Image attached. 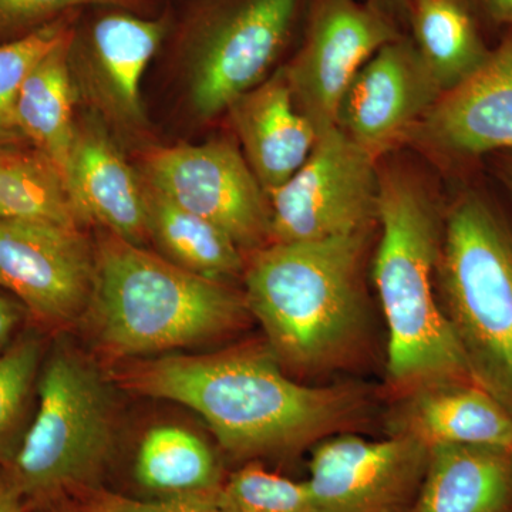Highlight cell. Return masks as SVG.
Instances as JSON below:
<instances>
[{
    "mask_svg": "<svg viewBox=\"0 0 512 512\" xmlns=\"http://www.w3.org/2000/svg\"><path fill=\"white\" fill-rule=\"evenodd\" d=\"M23 500L8 471L0 470V512H25Z\"/></svg>",
    "mask_w": 512,
    "mask_h": 512,
    "instance_id": "obj_31",
    "label": "cell"
},
{
    "mask_svg": "<svg viewBox=\"0 0 512 512\" xmlns=\"http://www.w3.org/2000/svg\"><path fill=\"white\" fill-rule=\"evenodd\" d=\"M298 8L299 0H221L192 20L185 52L192 109L201 119L264 82Z\"/></svg>",
    "mask_w": 512,
    "mask_h": 512,
    "instance_id": "obj_7",
    "label": "cell"
},
{
    "mask_svg": "<svg viewBox=\"0 0 512 512\" xmlns=\"http://www.w3.org/2000/svg\"><path fill=\"white\" fill-rule=\"evenodd\" d=\"M141 177L168 200L221 228L242 251L271 244V204L244 154L225 140L154 148Z\"/></svg>",
    "mask_w": 512,
    "mask_h": 512,
    "instance_id": "obj_9",
    "label": "cell"
},
{
    "mask_svg": "<svg viewBox=\"0 0 512 512\" xmlns=\"http://www.w3.org/2000/svg\"><path fill=\"white\" fill-rule=\"evenodd\" d=\"M143 184L148 239L163 258L191 274L224 284L244 274L242 249L221 228L168 200L144 178Z\"/></svg>",
    "mask_w": 512,
    "mask_h": 512,
    "instance_id": "obj_21",
    "label": "cell"
},
{
    "mask_svg": "<svg viewBox=\"0 0 512 512\" xmlns=\"http://www.w3.org/2000/svg\"><path fill=\"white\" fill-rule=\"evenodd\" d=\"M0 220L83 224L56 165L19 144H0Z\"/></svg>",
    "mask_w": 512,
    "mask_h": 512,
    "instance_id": "obj_24",
    "label": "cell"
},
{
    "mask_svg": "<svg viewBox=\"0 0 512 512\" xmlns=\"http://www.w3.org/2000/svg\"><path fill=\"white\" fill-rule=\"evenodd\" d=\"M202 497L212 512H313L305 481L289 480L256 464L235 471Z\"/></svg>",
    "mask_w": 512,
    "mask_h": 512,
    "instance_id": "obj_25",
    "label": "cell"
},
{
    "mask_svg": "<svg viewBox=\"0 0 512 512\" xmlns=\"http://www.w3.org/2000/svg\"><path fill=\"white\" fill-rule=\"evenodd\" d=\"M73 32L33 67L16 101L20 136L56 165L64 181L77 128L76 79L70 64Z\"/></svg>",
    "mask_w": 512,
    "mask_h": 512,
    "instance_id": "obj_20",
    "label": "cell"
},
{
    "mask_svg": "<svg viewBox=\"0 0 512 512\" xmlns=\"http://www.w3.org/2000/svg\"><path fill=\"white\" fill-rule=\"evenodd\" d=\"M393 433L412 434L427 446L467 444L512 448V413L473 382L426 384L406 394Z\"/></svg>",
    "mask_w": 512,
    "mask_h": 512,
    "instance_id": "obj_18",
    "label": "cell"
},
{
    "mask_svg": "<svg viewBox=\"0 0 512 512\" xmlns=\"http://www.w3.org/2000/svg\"><path fill=\"white\" fill-rule=\"evenodd\" d=\"M511 511V450L467 444L429 447L412 512Z\"/></svg>",
    "mask_w": 512,
    "mask_h": 512,
    "instance_id": "obj_19",
    "label": "cell"
},
{
    "mask_svg": "<svg viewBox=\"0 0 512 512\" xmlns=\"http://www.w3.org/2000/svg\"><path fill=\"white\" fill-rule=\"evenodd\" d=\"M79 12L69 13L10 42L0 43V144L23 140L16 126V101L28 74L40 60L73 32Z\"/></svg>",
    "mask_w": 512,
    "mask_h": 512,
    "instance_id": "obj_26",
    "label": "cell"
},
{
    "mask_svg": "<svg viewBox=\"0 0 512 512\" xmlns=\"http://www.w3.org/2000/svg\"><path fill=\"white\" fill-rule=\"evenodd\" d=\"M37 409L5 468L22 497L49 501L96 478L113 453L109 386L89 359L57 346L37 379Z\"/></svg>",
    "mask_w": 512,
    "mask_h": 512,
    "instance_id": "obj_6",
    "label": "cell"
},
{
    "mask_svg": "<svg viewBox=\"0 0 512 512\" xmlns=\"http://www.w3.org/2000/svg\"><path fill=\"white\" fill-rule=\"evenodd\" d=\"M42 345L36 336H25L0 352V461L18 430L37 382Z\"/></svg>",
    "mask_w": 512,
    "mask_h": 512,
    "instance_id": "obj_27",
    "label": "cell"
},
{
    "mask_svg": "<svg viewBox=\"0 0 512 512\" xmlns=\"http://www.w3.org/2000/svg\"><path fill=\"white\" fill-rule=\"evenodd\" d=\"M25 313V306L18 299L0 295V352L18 329Z\"/></svg>",
    "mask_w": 512,
    "mask_h": 512,
    "instance_id": "obj_30",
    "label": "cell"
},
{
    "mask_svg": "<svg viewBox=\"0 0 512 512\" xmlns=\"http://www.w3.org/2000/svg\"><path fill=\"white\" fill-rule=\"evenodd\" d=\"M414 46L441 94L466 82L490 50L461 0H414Z\"/></svg>",
    "mask_w": 512,
    "mask_h": 512,
    "instance_id": "obj_22",
    "label": "cell"
},
{
    "mask_svg": "<svg viewBox=\"0 0 512 512\" xmlns=\"http://www.w3.org/2000/svg\"><path fill=\"white\" fill-rule=\"evenodd\" d=\"M375 285L387 333V382L399 394L441 382H476L437 295L444 221L416 175L379 170ZM478 384V383H477Z\"/></svg>",
    "mask_w": 512,
    "mask_h": 512,
    "instance_id": "obj_2",
    "label": "cell"
},
{
    "mask_svg": "<svg viewBox=\"0 0 512 512\" xmlns=\"http://www.w3.org/2000/svg\"><path fill=\"white\" fill-rule=\"evenodd\" d=\"M370 229L311 242H271L245 264L244 301L282 367L345 365L365 338L362 266Z\"/></svg>",
    "mask_w": 512,
    "mask_h": 512,
    "instance_id": "obj_3",
    "label": "cell"
},
{
    "mask_svg": "<svg viewBox=\"0 0 512 512\" xmlns=\"http://www.w3.org/2000/svg\"><path fill=\"white\" fill-rule=\"evenodd\" d=\"M228 110L245 160L269 195L308 160L318 133L296 106L284 69L242 94Z\"/></svg>",
    "mask_w": 512,
    "mask_h": 512,
    "instance_id": "obj_17",
    "label": "cell"
},
{
    "mask_svg": "<svg viewBox=\"0 0 512 512\" xmlns=\"http://www.w3.org/2000/svg\"><path fill=\"white\" fill-rule=\"evenodd\" d=\"M412 134L451 160L512 153V32L473 76L441 94Z\"/></svg>",
    "mask_w": 512,
    "mask_h": 512,
    "instance_id": "obj_15",
    "label": "cell"
},
{
    "mask_svg": "<svg viewBox=\"0 0 512 512\" xmlns=\"http://www.w3.org/2000/svg\"><path fill=\"white\" fill-rule=\"evenodd\" d=\"M26 512V511H25Z\"/></svg>",
    "mask_w": 512,
    "mask_h": 512,
    "instance_id": "obj_37",
    "label": "cell"
},
{
    "mask_svg": "<svg viewBox=\"0 0 512 512\" xmlns=\"http://www.w3.org/2000/svg\"><path fill=\"white\" fill-rule=\"evenodd\" d=\"M427 461L429 446L412 434L328 437L313 448L305 481L313 512H412Z\"/></svg>",
    "mask_w": 512,
    "mask_h": 512,
    "instance_id": "obj_10",
    "label": "cell"
},
{
    "mask_svg": "<svg viewBox=\"0 0 512 512\" xmlns=\"http://www.w3.org/2000/svg\"><path fill=\"white\" fill-rule=\"evenodd\" d=\"M168 18H141L133 10L103 8L70 42L73 74L110 119L136 127L144 121L141 82L168 32Z\"/></svg>",
    "mask_w": 512,
    "mask_h": 512,
    "instance_id": "obj_14",
    "label": "cell"
},
{
    "mask_svg": "<svg viewBox=\"0 0 512 512\" xmlns=\"http://www.w3.org/2000/svg\"><path fill=\"white\" fill-rule=\"evenodd\" d=\"M96 248L82 227L0 220V286L33 318L64 326L89 308Z\"/></svg>",
    "mask_w": 512,
    "mask_h": 512,
    "instance_id": "obj_12",
    "label": "cell"
},
{
    "mask_svg": "<svg viewBox=\"0 0 512 512\" xmlns=\"http://www.w3.org/2000/svg\"><path fill=\"white\" fill-rule=\"evenodd\" d=\"M495 175L512 198V153H503L494 163Z\"/></svg>",
    "mask_w": 512,
    "mask_h": 512,
    "instance_id": "obj_33",
    "label": "cell"
},
{
    "mask_svg": "<svg viewBox=\"0 0 512 512\" xmlns=\"http://www.w3.org/2000/svg\"><path fill=\"white\" fill-rule=\"evenodd\" d=\"M386 13L359 0H315L302 47L284 67L296 106L316 133L338 126L340 104L359 70L396 40Z\"/></svg>",
    "mask_w": 512,
    "mask_h": 512,
    "instance_id": "obj_11",
    "label": "cell"
},
{
    "mask_svg": "<svg viewBox=\"0 0 512 512\" xmlns=\"http://www.w3.org/2000/svg\"><path fill=\"white\" fill-rule=\"evenodd\" d=\"M66 184L83 222L143 247L148 239L143 178L100 124H77Z\"/></svg>",
    "mask_w": 512,
    "mask_h": 512,
    "instance_id": "obj_16",
    "label": "cell"
},
{
    "mask_svg": "<svg viewBox=\"0 0 512 512\" xmlns=\"http://www.w3.org/2000/svg\"><path fill=\"white\" fill-rule=\"evenodd\" d=\"M436 286L476 382L512 413V228L481 192L444 218Z\"/></svg>",
    "mask_w": 512,
    "mask_h": 512,
    "instance_id": "obj_5",
    "label": "cell"
},
{
    "mask_svg": "<svg viewBox=\"0 0 512 512\" xmlns=\"http://www.w3.org/2000/svg\"><path fill=\"white\" fill-rule=\"evenodd\" d=\"M134 474L138 484L158 497L208 493L222 483L212 448L194 431L161 424L144 434Z\"/></svg>",
    "mask_w": 512,
    "mask_h": 512,
    "instance_id": "obj_23",
    "label": "cell"
},
{
    "mask_svg": "<svg viewBox=\"0 0 512 512\" xmlns=\"http://www.w3.org/2000/svg\"><path fill=\"white\" fill-rule=\"evenodd\" d=\"M440 96L414 43L397 37L356 74L340 104L338 127L379 160L413 133Z\"/></svg>",
    "mask_w": 512,
    "mask_h": 512,
    "instance_id": "obj_13",
    "label": "cell"
},
{
    "mask_svg": "<svg viewBox=\"0 0 512 512\" xmlns=\"http://www.w3.org/2000/svg\"><path fill=\"white\" fill-rule=\"evenodd\" d=\"M480 2L491 19L512 28V0H480Z\"/></svg>",
    "mask_w": 512,
    "mask_h": 512,
    "instance_id": "obj_32",
    "label": "cell"
},
{
    "mask_svg": "<svg viewBox=\"0 0 512 512\" xmlns=\"http://www.w3.org/2000/svg\"><path fill=\"white\" fill-rule=\"evenodd\" d=\"M114 379L130 392L200 414L221 447L239 460L316 446L352 429L367 410L362 387L295 382L272 350L258 345L137 360Z\"/></svg>",
    "mask_w": 512,
    "mask_h": 512,
    "instance_id": "obj_1",
    "label": "cell"
},
{
    "mask_svg": "<svg viewBox=\"0 0 512 512\" xmlns=\"http://www.w3.org/2000/svg\"><path fill=\"white\" fill-rule=\"evenodd\" d=\"M511 454H512V448H511Z\"/></svg>",
    "mask_w": 512,
    "mask_h": 512,
    "instance_id": "obj_36",
    "label": "cell"
},
{
    "mask_svg": "<svg viewBox=\"0 0 512 512\" xmlns=\"http://www.w3.org/2000/svg\"><path fill=\"white\" fill-rule=\"evenodd\" d=\"M50 512H79L74 505H60V507L52 508Z\"/></svg>",
    "mask_w": 512,
    "mask_h": 512,
    "instance_id": "obj_35",
    "label": "cell"
},
{
    "mask_svg": "<svg viewBox=\"0 0 512 512\" xmlns=\"http://www.w3.org/2000/svg\"><path fill=\"white\" fill-rule=\"evenodd\" d=\"M140 0H0V42H10L84 8L134 10Z\"/></svg>",
    "mask_w": 512,
    "mask_h": 512,
    "instance_id": "obj_28",
    "label": "cell"
},
{
    "mask_svg": "<svg viewBox=\"0 0 512 512\" xmlns=\"http://www.w3.org/2000/svg\"><path fill=\"white\" fill-rule=\"evenodd\" d=\"M72 494L76 497L74 507L79 512H212L202 494L146 501L113 493L99 485H87Z\"/></svg>",
    "mask_w": 512,
    "mask_h": 512,
    "instance_id": "obj_29",
    "label": "cell"
},
{
    "mask_svg": "<svg viewBox=\"0 0 512 512\" xmlns=\"http://www.w3.org/2000/svg\"><path fill=\"white\" fill-rule=\"evenodd\" d=\"M271 242H311L367 231L377 221V160L338 126L320 131L291 180L268 195Z\"/></svg>",
    "mask_w": 512,
    "mask_h": 512,
    "instance_id": "obj_8",
    "label": "cell"
},
{
    "mask_svg": "<svg viewBox=\"0 0 512 512\" xmlns=\"http://www.w3.org/2000/svg\"><path fill=\"white\" fill-rule=\"evenodd\" d=\"M363 2L380 10V12L386 13L387 16L402 6V0H363Z\"/></svg>",
    "mask_w": 512,
    "mask_h": 512,
    "instance_id": "obj_34",
    "label": "cell"
},
{
    "mask_svg": "<svg viewBox=\"0 0 512 512\" xmlns=\"http://www.w3.org/2000/svg\"><path fill=\"white\" fill-rule=\"evenodd\" d=\"M87 316L111 359L194 348L248 318L244 295L191 274L161 255L103 231Z\"/></svg>",
    "mask_w": 512,
    "mask_h": 512,
    "instance_id": "obj_4",
    "label": "cell"
}]
</instances>
